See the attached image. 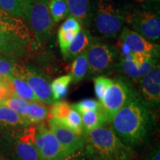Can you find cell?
<instances>
[{
	"mask_svg": "<svg viewBox=\"0 0 160 160\" xmlns=\"http://www.w3.org/2000/svg\"><path fill=\"white\" fill-rule=\"evenodd\" d=\"M109 124L117 137L135 150L149 141L156 121L152 110L138 92L116 113Z\"/></svg>",
	"mask_w": 160,
	"mask_h": 160,
	"instance_id": "obj_1",
	"label": "cell"
},
{
	"mask_svg": "<svg viewBox=\"0 0 160 160\" xmlns=\"http://www.w3.org/2000/svg\"><path fill=\"white\" fill-rule=\"evenodd\" d=\"M85 144L101 160H134L135 150L117 137L111 126L106 125L93 129L85 137Z\"/></svg>",
	"mask_w": 160,
	"mask_h": 160,
	"instance_id": "obj_2",
	"label": "cell"
},
{
	"mask_svg": "<svg viewBox=\"0 0 160 160\" xmlns=\"http://www.w3.org/2000/svg\"><path fill=\"white\" fill-rule=\"evenodd\" d=\"M86 53L88 63L87 77L109 74L117 68L119 53L116 46L92 37Z\"/></svg>",
	"mask_w": 160,
	"mask_h": 160,
	"instance_id": "obj_3",
	"label": "cell"
},
{
	"mask_svg": "<svg viewBox=\"0 0 160 160\" xmlns=\"http://www.w3.org/2000/svg\"><path fill=\"white\" fill-rule=\"evenodd\" d=\"M91 22L100 35L115 38L120 33L125 23L124 13L118 9L111 0H96L91 9Z\"/></svg>",
	"mask_w": 160,
	"mask_h": 160,
	"instance_id": "obj_4",
	"label": "cell"
},
{
	"mask_svg": "<svg viewBox=\"0 0 160 160\" xmlns=\"http://www.w3.org/2000/svg\"><path fill=\"white\" fill-rule=\"evenodd\" d=\"M125 22L148 41L155 42L160 37L159 12L147 7L133 8L123 12Z\"/></svg>",
	"mask_w": 160,
	"mask_h": 160,
	"instance_id": "obj_5",
	"label": "cell"
},
{
	"mask_svg": "<svg viewBox=\"0 0 160 160\" xmlns=\"http://www.w3.org/2000/svg\"><path fill=\"white\" fill-rule=\"evenodd\" d=\"M137 93L132 84L125 78L113 79L100 102V111L105 116L107 122L109 124L116 113Z\"/></svg>",
	"mask_w": 160,
	"mask_h": 160,
	"instance_id": "obj_6",
	"label": "cell"
},
{
	"mask_svg": "<svg viewBox=\"0 0 160 160\" xmlns=\"http://www.w3.org/2000/svg\"><path fill=\"white\" fill-rule=\"evenodd\" d=\"M27 20L37 42L42 45L51 34L54 25L49 10V0H36L31 2Z\"/></svg>",
	"mask_w": 160,
	"mask_h": 160,
	"instance_id": "obj_7",
	"label": "cell"
},
{
	"mask_svg": "<svg viewBox=\"0 0 160 160\" xmlns=\"http://www.w3.org/2000/svg\"><path fill=\"white\" fill-rule=\"evenodd\" d=\"M13 75L25 80L39 102L46 105H52L56 102L52 96L49 77L37 68L17 64Z\"/></svg>",
	"mask_w": 160,
	"mask_h": 160,
	"instance_id": "obj_8",
	"label": "cell"
},
{
	"mask_svg": "<svg viewBox=\"0 0 160 160\" xmlns=\"http://www.w3.org/2000/svg\"><path fill=\"white\" fill-rule=\"evenodd\" d=\"M36 132V126L31 125L12 132L10 142L16 160H39L35 144Z\"/></svg>",
	"mask_w": 160,
	"mask_h": 160,
	"instance_id": "obj_9",
	"label": "cell"
},
{
	"mask_svg": "<svg viewBox=\"0 0 160 160\" xmlns=\"http://www.w3.org/2000/svg\"><path fill=\"white\" fill-rule=\"evenodd\" d=\"M37 41L28 42L19 37L0 30V57L17 59L26 57L39 48Z\"/></svg>",
	"mask_w": 160,
	"mask_h": 160,
	"instance_id": "obj_10",
	"label": "cell"
},
{
	"mask_svg": "<svg viewBox=\"0 0 160 160\" xmlns=\"http://www.w3.org/2000/svg\"><path fill=\"white\" fill-rule=\"evenodd\" d=\"M142 97L151 110H157L160 104V66L156 64L139 80Z\"/></svg>",
	"mask_w": 160,
	"mask_h": 160,
	"instance_id": "obj_11",
	"label": "cell"
},
{
	"mask_svg": "<svg viewBox=\"0 0 160 160\" xmlns=\"http://www.w3.org/2000/svg\"><path fill=\"white\" fill-rule=\"evenodd\" d=\"M118 42L127 46L133 53H142L159 58V45L148 41L137 32L132 31L127 27H124L122 29Z\"/></svg>",
	"mask_w": 160,
	"mask_h": 160,
	"instance_id": "obj_12",
	"label": "cell"
},
{
	"mask_svg": "<svg viewBox=\"0 0 160 160\" xmlns=\"http://www.w3.org/2000/svg\"><path fill=\"white\" fill-rule=\"evenodd\" d=\"M49 128L67 156L81 149L85 145V137L76 134L73 131L53 118L49 120Z\"/></svg>",
	"mask_w": 160,
	"mask_h": 160,
	"instance_id": "obj_13",
	"label": "cell"
},
{
	"mask_svg": "<svg viewBox=\"0 0 160 160\" xmlns=\"http://www.w3.org/2000/svg\"><path fill=\"white\" fill-rule=\"evenodd\" d=\"M0 30L13 33L28 42L36 41L33 33L22 19L11 17L0 9Z\"/></svg>",
	"mask_w": 160,
	"mask_h": 160,
	"instance_id": "obj_14",
	"label": "cell"
},
{
	"mask_svg": "<svg viewBox=\"0 0 160 160\" xmlns=\"http://www.w3.org/2000/svg\"><path fill=\"white\" fill-rule=\"evenodd\" d=\"M43 147L39 160H64L67 157L65 151L51 130L42 123Z\"/></svg>",
	"mask_w": 160,
	"mask_h": 160,
	"instance_id": "obj_15",
	"label": "cell"
},
{
	"mask_svg": "<svg viewBox=\"0 0 160 160\" xmlns=\"http://www.w3.org/2000/svg\"><path fill=\"white\" fill-rule=\"evenodd\" d=\"M69 16L77 19L82 26L88 28L91 22V0H66Z\"/></svg>",
	"mask_w": 160,
	"mask_h": 160,
	"instance_id": "obj_16",
	"label": "cell"
},
{
	"mask_svg": "<svg viewBox=\"0 0 160 160\" xmlns=\"http://www.w3.org/2000/svg\"><path fill=\"white\" fill-rule=\"evenodd\" d=\"M92 35L88 28H82L73 39L68 49L62 53L64 59L67 62L73 61L77 56L86 51L88 47Z\"/></svg>",
	"mask_w": 160,
	"mask_h": 160,
	"instance_id": "obj_17",
	"label": "cell"
},
{
	"mask_svg": "<svg viewBox=\"0 0 160 160\" xmlns=\"http://www.w3.org/2000/svg\"><path fill=\"white\" fill-rule=\"evenodd\" d=\"M8 79L13 97H19L27 102L39 101L34 92L25 80L13 75L8 77Z\"/></svg>",
	"mask_w": 160,
	"mask_h": 160,
	"instance_id": "obj_18",
	"label": "cell"
},
{
	"mask_svg": "<svg viewBox=\"0 0 160 160\" xmlns=\"http://www.w3.org/2000/svg\"><path fill=\"white\" fill-rule=\"evenodd\" d=\"M116 68L134 82H139L141 79L139 71V65L136 61L134 53L133 52L125 56L119 55Z\"/></svg>",
	"mask_w": 160,
	"mask_h": 160,
	"instance_id": "obj_19",
	"label": "cell"
},
{
	"mask_svg": "<svg viewBox=\"0 0 160 160\" xmlns=\"http://www.w3.org/2000/svg\"><path fill=\"white\" fill-rule=\"evenodd\" d=\"M31 2L29 0H0V9L13 17L27 19Z\"/></svg>",
	"mask_w": 160,
	"mask_h": 160,
	"instance_id": "obj_20",
	"label": "cell"
},
{
	"mask_svg": "<svg viewBox=\"0 0 160 160\" xmlns=\"http://www.w3.org/2000/svg\"><path fill=\"white\" fill-rule=\"evenodd\" d=\"M28 125H30V124L27 120L18 114L17 112L5 105H0V126L20 128Z\"/></svg>",
	"mask_w": 160,
	"mask_h": 160,
	"instance_id": "obj_21",
	"label": "cell"
},
{
	"mask_svg": "<svg viewBox=\"0 0 160 160\" xmlns=\"http://www.w3.org/2000/svg\"><path fill=\"white\" fill-rule=\"evenodd\" d=\"M88 72V63L87 53L85 51L73 60L71 67V73H70L72 79L71 82L73 84L80 82L87 77Z\"/></svg>",
	"mask_w": 160,
	"mask_h": 160,
	"instance_id": "obj_22",
	"label": "cell"
},
{
	"mask_svg": "<svg viewBox=\"0 0 160 160\" xmlns=\"http://www.w3.org/2000/svg\"><path fill=\"white\" fill-rule=\"evenodd\" d=\"M83 125V137H85L91 131L100 126L108 124L100 110L86 112L82 114Z\"/></svg>",
	"mask_w": 160,
	"mask_h": 160,
	"instance_id": "obj_23",
	"label": "cell"
},
{
	"mask_svg": "<svg viewBox=\"0 0 160 160\" xmlns=\"http://www.w3.org/2000/svg\"><path fill=\"white\" fill-rule=\"evenodd\" d=\"M48 114V109L45 104L39 101L28 102L26 120L30 125L39 124L47 119Z\"/></svg>",
	"mask_w": 160,
	"mask_h": 160,
	"instance_id": "obj_24",
	"label": "cell"
},
{
	"mask_svg": "<svg viewBox=\"0 0 160 160\" xmlns=\"http://www.w3.org/2000/svg\"><path fill=\"white\" fill-rule=\"evenodd\" d=\"M71 74L61 76L51 83L52 96L55 101L62 99L68 92V87L71 83Z\"/></svg>",
	"mask_w": 160,
	"mask_h": 160,
	"instance_id": "obj_25",
	"label": "cell"
},
{
	"mask_svg": "<svg viewBox=\"0 0 160 160\" xmlns=\"http://www.w3.org/2000/svg\"><path fill=\"white\" fill-rule=\"evenodd\" d=\"M49 10L55 23L59 22L69 16L66 0H49Z\"/></svg>",
	"mask_w": 160,
	"mask_h": 160,
	"instance_id": "obj_26",
	"label": "cell"
},
{
	"mask_svg": "<svg viewBox=\"0 0 160 160\" xmlns=\"http://www.w3.org/2000/svg\"><path fill=\"white\" fill-rule=\"evenodd\" d=\"M61 124L65 125L76 134L80 137H83V125L82 115L76 110L71 108L66 119Z\"/></svg>",
	"mask_w": 160,
	"mask_h": 160,
	"instance_id": "obj_27",
	"label": "cell"
},
{
	"mask_svg": "<svg viewBox=\"0 0 160 160\" xmlns=\"http://www.w3.org/2000/svg\"><path fill=\"white\" fill-rule=\"evenodd\" d=\"M1 105H5L17 112L18 114L26 120L28 108V102L25 101V100L19 97H11L2 102Z\"/></svg>",
	"mask_w": 160,
	"mask_h": 160,
	"instance_id": "obj_28",
	"label": "cell"
},
{
	"mask_svg": "<svg viewBox=\"0 0 160 160\" xmlns=\"http://www.w3.org/2000/svg\"><path fill=\"white\" fill-rule=\"evenodd\" d=\"M72 108L71 105L65 101H56L51 105V113L52 118L62 123L68 115Z\"/></svg>",
	"mask_w": 160,
	"mask_h": 160,
	"instance_id": "obj_29",
	"label": "cell"
},
{
	"mask_svg": "<svg viewBox=\"0 0 160 160\" xmlns=\"http://www.w3.org/2000/svg\"><path fill=\"white\" fill-rule=\"evenodd\" d=\"M113 82V79L106 77L105 76H98L93 78L94 91L99 102L102 101L105 94L108 88Z\"/></svg>",
	"mask_w": 160,
	"mask_h": 160,
	"instance_id": "obj_30",
	"label": "cell"
},
{
	"mask_svg": "<svg viewBox=\"0 0 160 160\" xmlns=\"http://www.w3.org/2000/svg\"><path fill=\"white\" fill-rule=\"evenodd\" d=\"M64 160H101L88 145L67 156Z\"/></svg>",
	"mask_w": 160,
	"mask_h": 160,
	"instance_id": "obj_31",
	"label": "cell"
},
{
	"mask_svg": "<svg viewBox=\"0 0 160 160\" xmlns=\"http://www.w3.org/2000/svg\"><path fill=\"white\" fill-rule=\"evenodd\" d=\"M71 107L72 108L76 110L82 115L86 113V112L100 110L101 105H100L99 101H97L95 99H85L78 102L77 103L73 104V105H71Z\"/></svg>",
	"mask_w": 160,
	"mask_h": 160,
	"instance_id": "obj_32",
	"label": "cell"
},
{
	"mask_svg": "<svg viewBox=\"0 0 160 160\" xmlns=\"http://www.w3.org/2000/svg\"><path fill=\"white\" fill-rule=\"evenodd\" d=\"M77 33V32L75 31H64L59 30V31H58V41H59V45L62 53H63L68 49V48L71 45L72 41Z\"/></svg>",
	"mask_w": 160,
	"mask_h": 160,
	"instance_id": "obj_33",
	"label": "cell"
},
{
	"mask_svg": "<svg viewBox=\"0 0 160 160\" xmlns=\"http://www.w3.org/2000/svg\"><path fill=\"white\" fill-rule=\"evenodd\" d=\"M17 64L15 60L0 57V78H6L13 75Z\"/></svg>",
	"mask_w": 160,
	"mask_h": 160,
	"instance_id": "obj_34",
	"label": "cell"
},
{
	"mask_svg": "<svg viewBox=\"0 0 160 160\" xmlns=\"http://www.w3.org/2000/svg\"><path fill=\"white\" fill-rule=\"evenodd\" d=\"M82 28L79 22L74 17L69 16V17H68L67 19L62 24L59 30L64 31H75L79 33Z\"/></svg>",
	"mask_w": 160,
	"mask_h": 160,
	"instance_id": "obj_35",
	"label": "cell"
},
{
	"mask_svg": "<svg viewBox=\"0 0 160 160\" xmlns=\"http://www.w3.org/2000/svg\"><path fill=\"white\" fill-rule=\"evenodd\" d=\"M11 97H13V94L9 88L8 77L0 78V103Z\"/></svg>",
	"mask_w": 160,
	"mask_h": 160,
	"instance_id": "obj_36",
	"label": "cell"
},
{
	"mask_svg": "<svg viewBox=\"0 0 160 160\" xmlns=\"http://www.w3.org/2000/svg\"><path fill=\"white\" fill-rule=\"evenodd\" d=\"M142 160H160L159 144H156Z\"/></svg>",
	"mask_w": 160,
	"mask_h": 160,
	"instance_id": "obj_37",
	"label": "cell"
},
{
	"mask_svg": "<svg viewBox=\"0 0 160 160\" xmlns=\"http://www.w3.org/2000/svg\"><path fill=\"white\" fill-rule=\"evenodd\" d=\"M0 160H6V159H3L2 157H0Z\"/></svg>",
	"mask_w": 160,
	"mask_h": 160,
	"instance_id": "obj_38",
	"label": "cell"
},
{
	"mask_svg": "<svg viewBox=\"0 0 160 160\" xmlns=\"http://www.w3.org/2000/svg\"><path fill=\"white\" fill-rule=\"evenodd\" d=\"M30 2H33V1H36V0H29Z\"/></svg>",
	"mask_w": 160,
	"mask_h": 160,
	"instance_id": "obj_39",
	"label": "cell"
},
{
	"mask_svg": "<svg viewBox=\"0 0 160 160\" xmlns=\"http://www.w3.org/2000/svg\"><path fill=\"white\" fill-rule=\"evenodd\" d=\"M151 1H153V0H151ZM156 1H159V0H156Z\"/></svg>",
	"mask_w": 160,
	"mask_h": 160,
	"instance_id": "obj_40",
	"label": "cell"
},
{
	"mask_svg": "<svg viewBox=\"0 0 160 160\" xmlns=\"http://www.w3.org/2000/svg\"><path fill=\"white\" fill-rule=\"evenodd\" d=\"M0 105H1V103H0Z\"/></svg>",
	"mask_w": 160,
	"mask_h": 160,
	"instance_id": "obj_41",
	"label": "cell"
}]
</instances>
